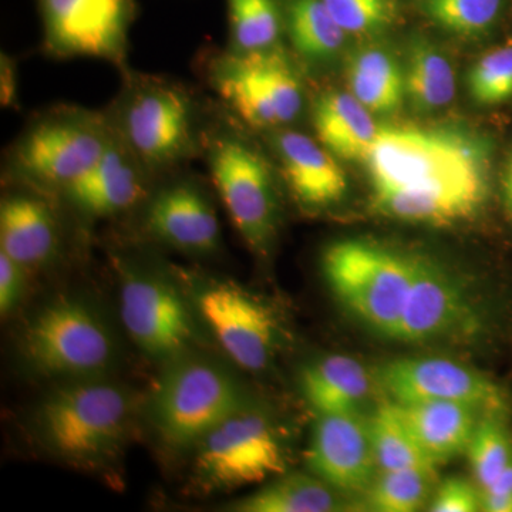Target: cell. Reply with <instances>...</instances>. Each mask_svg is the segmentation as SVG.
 <instances>
[{"instance_id":"21","label":"cell","mask_w":512,"mask_h":512,"mask_svg":"<svg viewBox=\"0 0 512 512\" xmlns=\"http://www.w3.org/2000/svg\"><path fill=\"white\" fill-rule=\"evenodd\" d=\"M372 114L350 92L320 93L311 109L315 138L336 158L366 161L380 128Z\"/></svg>"},{"instance_id":"22","label":"cell","mask_w":512,"mask_h":512,"mask_svg":"<svg viewBox=\"0 0 512 512\" xmlns=\"http://www.w3.org/2000/svg\"><path fill=\"white\" fill-rule=\"evenodd\" d=\"M424 453L436 466L466 453L481 414L454 402L399 404Z\"/></svg>"},{"instance_id":"7","label":"cell","mask_w":512,"mask_h":512,"mask_svg":"<svg viewBox=\"0 0 512 512\" xmlns=\"http://www.w3.org/2000/svg\"><path fill=\"white\" fill-rule=\"evenodd\" d=\"M322 269L346 308L379 335L393 338L412 285L414 259L366 239L326 248Z\"/></svg>"},{"instance_id":"19","label":"cell","mask_w":512,"mask_h":512,"mask_svg":"<svg viewBox=\"0 0 512 512\" xmlns=\"http://www.w3.org/2000/svg\"><path fill=\"white\" fill-rule=\"evenodd\" d=\"M265 134L279 175L302 208L323 210L343 200L348 191L345 171L316 138L292 128Z\"/></svg>"},{"instance_id":"11","label":"cell","mask_w":512,"mask_h":512,"mask_svg":"<svg viewBox=\"0 0 512 512\" xmlns=\"http://www.w3.org/2000/svg\"><path fill=\"white\" fill-rule=\"evenodd\" d=\"M22 352L40 375L96 377L114 362V342L99 316L83 303L60 299L30 322Z\"/></svg>"},{"instance_id":"33","label":"cell","mask_w":512,"mask_h":512,"mask_svg":"<svg viewBox=\"0 0 512 512\" xmlns=\"http://www.w3.org/2000/svg\"><path fill=\"white\" fill-rule=\"evenodd\" d=\"M468 92L481 106H497L512 97V45L485 53L468 73Z\"/></svg>"},{"instance_id":"30","label":"cell","mask_w":512,"mask_h":512,"mask_svg":"<svg viewBox=\"0 0 512 512\" xmlns=\"http://www.w3.org/2000/svg\"><path fill=\"white\" fill-rule=\"evenodd\" d=\"M505 0H413L417 12L451 35L477 39L494 28Z\"/></svg>"},{"instance_id":"35","label":"cell","mask_w":512,"mask_h":512,"mask_svg":"<svg viewBox=\"0 0 512 512\" xmlns=\"http://www.w3.org/2000/svg\"><path fill=\"white\" fill-rule=\"evenodd\" d=\"M431 512L481 511V488L466 478L450 477L444 480L431 497Z\"/></svg>"},{"instance_id":"5","label":"cell","mask_w":512,"mask_h":512,"mask_svg":"<svg viewBox=\"0 0 512 512\" xmlns=\"http://www.w3.org/2000/svg\"><path fill=\"white\" fill-rule=\"evenodd\" d=\"M195 64L214 100L255 133L289 128L305 110L302 74L284 43L254 53L207 47Z\"/></svg>"},{"instance_id":"39","label":"cell","mask_w":512,"mask_h":512,"mask_svg":"<svg viewBox=\"0 0 512 512\" xmlns=\"http://www.w3.org/2000/svg\"><path fill=\"white\" fill-rule=\"evenodd\" d=\"M481 511L512 512V495H493L481 491Z\"/></svg>"},{"instance_id":"28","label":"cell","mask_w":512,"mask_h":512,"mask_svg":"<svg viewBox=\"0 0 512 512\" xmlns=\"http://www.w3.org/2000/svg\"><path fill=\"white\" fill-rule=\"evenodd\" d=\"M228 49L264 52L282 45L285 36L281 0H227Z\"/></svg>"},{"instance_id":"29","label":"cell","mask_w":512,"mask_h":512,"mask_svg":"<svg viewBox=\"0 0 512 512\" xmlns=\"http://www.w3.org/2000/svg\"><path fill=\"white\" fill-rule=\"evenodd\" d=\"M369 426L379 473L404 468L437 467L424 453L399 404H383L369 420Z\"/></svg>"},{"instance_id":"2","label":"cell","mask_w":512,"mask_h":512,"mask_svg":"<svg viewBox=\"0 0 512 512\" xmlns=\"http://www.w3.org/2000/svg\"><path fill=\"white\" fill-rule=\"evenodd\" d=\"M120 92L106 109L111 126L154 177L202 157L214 99L163 74L121 73Z\"/></svg>"},{"instance_id":"37","label":"cell","mask_w":512,"mask_h":512,"mask_svg":"<svg viewBox=\"0 0 512 512\" xmlns=\"http://www.w3.org/2000/svg\"><path fill=\"white\" fill-rule=\"evenodd\" d=\"M18 62L15 57L2 52L0 56V101L2 107H18Z\"/></svg>"},{"instance_id":"6","label":"cell","mask_w":512,"mask_h":512,"mask_svg":"<svg viewBox=\"0 0 512 512\" xmlns=\"http://www.w3.org/2000/svg\"><path fill=\"white\" fill-rule=\"evenodd\" d=\"M133 402L114 384L87 380L66 384L43 400L36 426L55 456L84 470L116 460L127 440Z\"/></svg>"},{"instance_id":"10","label":"cell","mask_w":512,"mask_h":512,"mask_svg":"<svg viewBox=\"0 0 512 512\" xmlns=\"http://www.w3.org/2000/svg\"><path fill=\"white\" fill-rule=\"evenodd\" d=\"M194 477L207 491L261 484L286 473L274 424L247 406L221 421L195 444Z\"/></svg>"},{"instance_id":"16","label":"cell","mask_w":512,"mask_h":512,"mask_svg":"<svg viewBox=\"0 0 512 512\" xmlns=\"http://www.w3.org/2000/svg\"><path fill=\"white\" fill-rule=\"evenodd\" d=\"M306 466L339 493L369 490L379 471L369 421L359 413L319 414Z\"/></svg>"},{"instance_id":"1","label":"cell","mask_w":512,"mask_h":512,"mask_svg":"<svg viewBox=\"0 0 512 512\" xmlns=\"http://www.w3.org/2000/svg\"><path fill=\"white\" fill-rule=\"evenodd\" d=\"M487 141L453 127L383 126L366 158L373 192L407 191L467 198L490 192Z\"/></svg>"},{"instance_id":"8","label":"cell","mask_w":512,"mask_h":512,"mask_svg":"<svg viewBox=\"0 0 512 512\" xmlns=\"http://www.w3.org/2000/svg\"><path fill=\"white\" fill-rule=\"evenodd\" d=\"M245 406L234 377L198 359L170 362L151 400L161 439L175 448L195 447L221 421Z\"/></svg>"},{"instance_id":"13","label":"cell","mask_w":512,"mask_h":512,"mask_svg":"<svg viewBox=\"0 0 512 512\" xmlns=\"http://www.w3.org/2000/svg\"><path fill=\"white\" fill-rule=\"evenodd\" d=\"M375 380L393 403L454 402L481 414L510 413L507 392L477 370L444 357H404L383 363Z\"/></svg>"},{"instance_id":"12","label":"cell","mask_w":512,"mask_h":512,"mask_svg":"<svg viewBox=\"0 0 512 512\" xmlns=\"http://www.w3.org/2000/svg\"><path fill=\"white\" fill-rule=\"evenodd\" d=\"M214 187L184 168L161 175L148 192L143 222L151 238L175 251L211 256L221 248V227L212 200Z\"/></svg>"},{"instance_id":"20","label":"cell","mask_w":512,"mask_h":512,"mask_svg":"<svg viewBox=\"0 0 512 512\" xmlns=\"http://www.w3.org/2000/svg\"><path fill=\"white\" fill-rule=\"evenodd\" d=\"M13 185L0 202V251L26 271L52 264L62 247V228L53 195Z\"/></svg>"},{"instance_id":"31","label":"cell","mask_w":512,"mask_h":512,"mask_svg":"<svg viewBox=\"0 0 512 512\" xmlns=\"http://www.w3.org/2000/svg\"><path fill=\"white\" fill-rule=\"evenodd\" d=\"M436 468L380 471L367 493V507L376 512H416L434 490Z\"/></svg>"},{"instance_id":"4","label":"cell","mask_w":512,"mask_h":512,"mask_svg":"<svg viewBox=\"0 0 512 512\" xmlns=\"http://www.w3.org/2000/svg\"><path fill=\"white\" fill-rule=\"evenodd\" d=\"M113 138L106 110L46 107L26 121L6 150V181L59 197L92 170Z\"/></svg>"},{"instance_id":"24","label":"cell","mask_w":512,"mask_h":512,"mask_svg":"<svg viewBox=\"0 0 512 512\" xmlns=\"http://www.w3.org/2000/svg\"><path fill=\"white\" fill-rule=\"evenodd\" d=\"M342 493L312 473H284L232 505L241 512H336L348 510Z\"/></svg>"},{"instance_id":"36","label":"cell","mask_w":512,"mask_h":512,"mask_svg":"<svg viewBox=\"0 0 512 512\" xmlns=\"http://www.w3.org/2000/svg\"><path fill=\"white\" fill-rule=\"evenodd\" d=\"M26 269L0 251V313L9 315L22 296Z\"/></svg>"},{"instance_id":"9","label":"cell","mask_w":512,"mask_h":512,"mask_svg":"<svg viewBox=\"0 0 512 512\" xmlns=\"http://www.w3.org/2000/svg\"><path fill=\"white\" fill-rule=\"evenodd\" d=\"M43 55L55 60H103L120 74L130 69V35L137 0H35Z\"/></svg>"},{"instance_id":"23","label":"cell","mask_w":512,"mask_h":512,"mask_svg":"<svg viewBox=\"0 0 512 512\" xmlns=\"http://www.w3.org/2000/svg\"><path fill=\"white\" fill-rule=\"evenodd\" d=\"M375 376L359 360L330 355L302 370L303 397L318 414L359 413Z\"/></svg>"},{"instance_id":"3","label":"cell","mask_w":512,"mask_h":512,"mask_svg":"<svg viewBox=\"0 0 512 512\" xmlns=\"http://www.w3.org/2000/svg\"><path fill=\"white\" fill-rule=\"evenodd\" d=\"M252 131L214 100L201 160L239 237L255 255L266 256L281 224L279 171Z\"/></svg>"},{"instance_id":"26","label":"cell","mask_w":512,"mask_h":512,"mask_svg":"<svg viewBox=\"0 0 512 512\" xmlns=\"http://www.w3.org/2000/svg\"><path fill=\"white\" fill-rule=\"evenodd\" d=\"M404 96L419 113H434L456 97V73L443 52L424 39L413 37L403 67Z\"/></svg>"},{"instance_id":"40","label":"cell","mask_w":512,"mask_h":512,"mask_svg":"<svg viewBox=\"0 0 512 512\" xmlns=\"http://www.w3.org/2000/svg\"><path fill=\"white\" fill-rule=\"evenodd\" d=\"M481 491L493 495H512V460L510 464L504 468L503 473L497 477V480Z\"/></svg>"},{"instance_id":"32","label":"cell","mask_w":512,"mask_h":512,"mask_svg":"<svg viewBox=\"0 0 512 512\" xmlns=\"http://www.w3.org/2000/svg\"><path fill=\"white\" fill-rule=\"evenodd\" d=\"M466 453L478 487L483 490L493 484L512 460V439L504 417L481 416Z\"/></svg>"},{"instance_id":"38","label":"cell","mask_w":512,"mask_h":512,"mask_svg":"<svg viewBox=\"0 0 512 512\" xmlns=\"http://www.w3.org/2000/svg\"><path fill=\"white\" fill-rule=\"evenodd\" d=\"M501 195L505 217L512 224V148L505 160L503 175H501Z\"/></svg>"},{"instance_id":"15","label":"cell","mask_w":512,"mask_h":512,"mask_svg":"<svg viewBox=\"0 0 512 512\" xmlns=\"http://www.w3.org/2000/svg\"><path fill=\"white\" fill-rule=\"evenodd\" d=\"M120 309L133 342L161 362L184 356L197 336L194 318L177 286L153 272L124 269Z\"/></svg>"},{"instance_id":"14","label":"cell","mask_w":512,"mask_h":512,"mask_svg":"<svg viewBox=\"0 0 512 512\" xmlns=\"http://www.w3.org/2000/svg\"><path fill=\"white\" fill-rule=\"evenodd\" d=\"M194 288V305L224 352L248 372L271 365L281 336L272 309L234 282L205 281Z\"/></svg>"},{"instance_id":"17","label":"cell","mask_w":512,"mask_h":512,"mask_svg":"<svg viewBox=\"0 0 512 512\" xmlns=\"http://www.w3.org/2000/svg\"><path fill=\"white\" fill-rule=\"evenodd\" d=\"M412 285L394 340L423 343L461 330L474 319L466 291L450 272L423 256H413Z\"/></svg>"},{"instance_id":"27","label":"cell","mask_w":512,"mask_h":512,"mask_svg":"<svg viewBox=\"0 0 512 512\" xmlns=\"http://www.w3.org/2000/svg\"><path fill=\"white\" fill-rule=\"evenodd\" d=\"M349 92L372 113L399 110L404 96L403 67L380 47L356 50L346 66Z\"/></svg>"},{"instance_id":"18","label":"cell","mask_w":512,"mask_h":512,"mask_svg":"<svg viewBox=\"0 0 512 512\" xmlns=\"http://www.w3.org/2000/svg\"><path fill=\"white\" fill-rule=\"evenodd\" d=\"M156 180L114 131L113 141L92 170L59 197L83 218L103 220L140 207Z\"/></svg>"},{"instance_id":"25","label":"cell","mask_w":512,"mask_h":512,"mask_svg":"<svg viewBox=\"0 0 512 512\" xmlns=\"http://www.w3.org/2000/svg\"><path fill=\"white\" fill-rule=\"evenodd\" d=\"M281 2L285 36L293 55L309 64H323L342 52L349 35L330 15L323 0Z\"/></svg>"},{"instance_id":"34","label":"cell","mask_w":512,"mask_h":512,"mask_svg":"<svg viewBox=\"0 0 512 512\" xmlns=\"http://www.w3.org/2000/svg\"><path fill=\"white\" fill-rule=\"evenodd\" d=\"M330 15L348 35H372L392 25L396 0H323Z\"/></svg>"}]
</instances>
